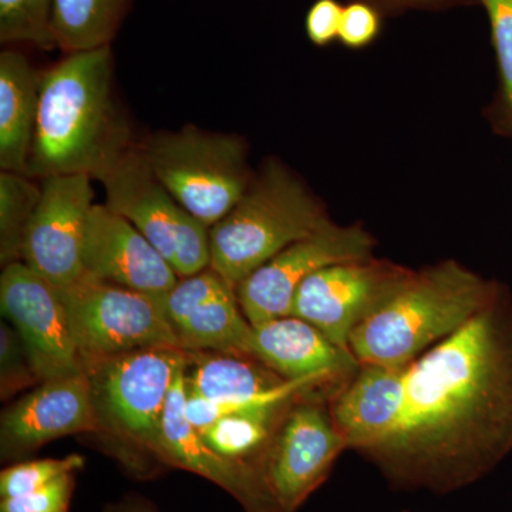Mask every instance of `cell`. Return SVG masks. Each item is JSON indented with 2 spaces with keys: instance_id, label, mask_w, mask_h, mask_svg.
Returning <instances> with one entry per match:
<instances>
[{
  "instance_id": "cell-5",
  "label": "cell",
  "mask_w": 512,
  "mask_h": 512,
  "mask_svg": "<svg viewBox=\"0 0 512 512\" xmlns=\"http://www.w3.org/2000/svg\"><path fill=\"white\" fill-rule=\"evenodd\" d=\"M140 146L175 200L210 228L244 197L255 175L247 141L235 134L185 126L153 134Z\"/></svg>"
},
{
  "instance_id": "cell-33",
  "label": "cell",
  "mask_w": 512,
  "mask_h": 512,
  "mask_svg": "<svg viewBox=\"0 0 512 512\" xmlns=\"http://www.w3.org/2000/svg\"><path fill=\"white\" fill-rule=\"evenodd\" d=\"M375 6L380 13L407 12V10L443 8V6L463 3L466 0H362Z\"/></svg>"
},
{
  "instance_id": "cell-2",
  "label": "cell",
  "mask_w": 512,
  "mask_h": 512,
  "mask_svg": "<svg viewBox=\"0 0 512 512\" xmlns=\"http://www.w3.org/2000/svg\"><path fill=\"white\" fill-rule=\"evenodd\" d=\"M133 146L114 94L111 46L66 53L42 73L29 177L84 174L97 180Z\"/></svg>"
},
{
  "instance_id": "cell-31",
  "label": "cell",
  "mask_w": 512,
  "mask_h": 512,
  "mask_svg": "<svg viewBox=\"0 0 512 512\" xmlns=\"http://www.w3.org/2000/svg\"><path fill=\"white\" fill-rule=\"evenodd\" d=\"M382 30V13L362 0L343 6L338 40L348 49H363L372 45Z\"/></svg>"
},
{
  "instance_id": "cell-23",
  "label": "cell",
  "mask_w": 512,
  "mask_h": 512,
  "mask_svg": "<svg viewBox=\"0 0 512 512\" xmlns=\"http://www.w3.org/2000/svg\"><path fill=\"white\" fill-rule=\"evenodd\" d=\"M134 0H55L52 29L63 55L111 46Z\"/></svg>"
},
{
  "instance_id": "cell-27",
  "label": "cell",
  "mask_w": 512,
  "mask_h": 512,
  "mask_svg": "<svg viewBox=\"0 0 512 512\" xmlns=\"http://www.w3.org/2000/svg\"><path fill=\"white\" fill-rule=\"evenodd\" d=\"M86 460L80 454L63 458L26 460L3 468L0 473V497H18L33 493L53 483L57 478L83 470Z\"/></svg>"
},
{
  "instance_id": "cell-18",
  "label": "cell",
  "mask_w": 512,
  "mask_h": 512,
  "mask_svg": "<svg viewBox=\"0 0 512 512\" xmlns=\"http://www.w3.org/2000/svg\"><path fill=\"white\" fill-rule=\"evenodd\" d=\"M249 356L286 380L319 377L348 383L360 369L350 350L339 348L311 323L292 315L252 326Z\"/></svg>"
},
{
  "instance_id": "cell-20",
  "label": "cell",
  "mask_w": 512,
  "mask_h": 512,
  "mask_svg": "<svg viewBox=\"0 0 512 512\" xmlns=\"http://www.w3.org/2000/svg\"><path fill=\"white\" fill-rule=\"evenodd\" d=\"M40 80L28 57L8 47L0 53V168L28 175L39 111Z\"/></svg>"
},
{
  "instance_id": "cell-22",
  "label": "cell",
  "mask_w": 512,
  "mask_h": 512,
  "mask_svg": "<svg viewBox=\"0 0 512 512\" xmlns=\"http://www.w3.org/2000/svg\"><path fill=\"white\" fill-rule=\"evenodd\" d=\"M174 332L187 352L249 356L252 325L241 311L235 289L198 306Z\"/></svg>"
},
{
  "instance_id": "cell-29",
  "label": "cell",
  "mask_w": 512,
  "mask_h": 512,
  "mask_svg": "<svg viewBox=\"0 0 512 512\" xmlns=\"http://www.w3.org/2000/svg\"><path fill=\"white\" fill-rule=\"evenodd\" d=\"M40 384L28 350L12 325L0 326V396L12 399L15 394Z\"/></svg>"
},
{
  "instance_id": "cell-25",
  "label": "cell",
  "mask_w": 512,
  "mask_h": 512,
  "mask_svg": "<svg viewBox=\"0 0 512 512\" xmlns=\"http://www.w3.org/2000/svg\"><path fill=\"white\" fill-rule=\"evenodd\" d=\"M490 20L498 67L497 97L488 119L501 136H512V0H480Z\"/></svg>"
},
{
  "instance_id": "cell-6",
  "label": "cell",
  "mask_w": 512,
  "mask_h": 512,
  "mask_svg": "<svg viewBox=\"0 0 512 512\" xmlns=\"http://www.w3.org/2000/svg\"><path fill=\"white\" fill-rule=\"evenodd\" d=\"M190 352L153 346L121 353L86 367L101 433L154 456L165 404Z\"/></svg>"
},
{
  "instance_id": "cell-21",
  "label": "cell",
  "mask_w": 512,
  "mask_h": 512,
  "mask_svg": "<svg viewBox=\"0 0 512 512\" xmlns=\"http://www.w3.org/2000/svg\"><path fill=\"white\" fill-rule=\"evenodd\" d=\"M296 397L245 412L227 414L200 433L218 454L248 468L265 483V463L269 448L279 424Z\"/></svg>"
},
{
  "instance_id": "cell-26",
  "label": "cell",
  "mask_w": 512,
  "mask_h": 512,
  "mask_svg": "<svg viewBox=\"0 0 512 512\" xmlns=\"http://www.w3.org/2000/svg\"><path fill=\"white\" fill-rule=\"evenodd\" d=\"M53 2L55 0H0L2 45L56 49L52 29Z\"/></svg>"
},
{
  "instance_id": "cell-15",
  "label": "cell",
  "mask_w": 512,
  "mask_h": 512,
  "mask_svg": "<svg viewBox=\"0 0 512 512\" xmlns=\"http://www.w3.org/2000/svg\"><path fill=\"white\" fill-rule=\"evenodd\" d=\"M80 433H101L86 372L37 384L3 412L2 458L18 460L50 441Z\"/></svg>"
},
{
  "instance_id": "cell-8",
  "label": "cell",
  "mask_w": 512,
  "mask_h": 512,
  "mask_svg": "<svg viewBox=\"0 0 512 512\" xmlns=\"http://www.w3.org/2000/svg\"><path fill=\"white\" fill-rule=\"evenodd\" d=\"M77 353L86 367L109 357L153 346H180L160 298L84 275L57 289Z\"/></svg>"
},
{
  "instance_id": "cell-19",
  "label": "cell",
  "mask_w": 512,
  "mask_h": 512,
  "mask_svg": "<svg viewBox=\"0 0 512 512\" xmlns=\"http://www.w3.org/2000/svg\"><path fill=\"white\" fill-rule=\"evenodd\" d=\"M410 365H360L356 375L330 397V413L349 450L363 454L396 429Z\"/></svg>"
},
{
  "instance_id": "cell-10",
  "label": "cell",
  "mask_w": 512,
  "mask_h": 512,
  "mask_svg": "<svg viewBox=\"0 0 512 512\" xmlns=\"http://www.w3.org/2000/svg\"><path fill=\"white\" fill-rule=\"evenodd\" d=\"M414 269L370 256L326 266L299 286L291 315L306 320L339 348L360 323L390 301L406 285Z\"/></svg>"
},
{
  "instance_id": "cell-3",
  "label": "cell",
  "mask_w": 512,
  "mask_h": 512,
  "mask_svg": "<svg viewBox=\"0 0 512 512\" xmlns=\"http://www.w3.org/2000/svg\"><path fill=\"white\" fill-rule=\"evenodd\" d=\"M503 284L484 278L456 259L417 269L349 340L360 365L403 366L450 338L485 306Z\"/></svg>"
},
{
  "instance_id": "cell-12",
  "label": "cell",
  "mask_w": 512,
  "mask_h": 512,
  "mask_svg": "<svg viewBox=\"0 0 512 512\" xmlns=\"http://www.w3.org/2000/svg\"><path fill=\"white\" fill-rule=\"evenodd\" d=\"M185 380V414L198 431L227 414L285 402L318 387L346 384L319 377L286 380L254 357L215 352H190Z\"/></svg>"
},
{
  "instance_id": "cell-28",
  "label": "cell",
  "mask_w": 512,
  "mask_h": 512,
  "mask_svg": "<svg viewBox=\"0 0 512 512\" xmlns=\"http://www.w3.org/2000/svg\"><path fill=\"white\" fill-rule=\"evenodd\" d=\"M232 289H235L234 286L229 285L217 271L207 268L198 274L178 279L174 288L161 296V308H163L165 318L175 329L198 306L204 305Z\"/></svg>"
},
{
  "instance_id": "cell-32",
  "label": "cell",
  "mask_w": 512,
  "mask_h": 512,
  "mask_svg": "<svg viewBox=\"0 0 512 512\" xmlns=\"http://www.w3.org/2000/svg\"><path fill=\"white\" fill-rule=\"evenodd\" d=\"M343 6L338 0H316L306 15V35L315 46L325 47L339 37Z\"/></svg>"
},
{
  "instance_id": "cell-34",
  "label": "cell",
  "mask_w": 512,
  "mask_h": 512,
  "mask_svg": "<svg viewBox=\"0 0 512 512\" xmlns=\"http://www.w3.org/2000/svg\"><path fill=\"white\" fill-rule=\"evenodd\" d=\"M106 512H161L156 505L138 495H128L119 503L111 504Z\"/></svg>"
},
{
  "instance_id": "cell-4",
  "label": "cell",
  "mask_w": 512,
  "mask_h": 512,
  "mask_svg": "<svg viewBox=\"0 0 512 512\" xmlns=\"http://www.w3.org/2000/svg\"><path fill=\"white\" fill-rule=\"evenodd\" d=\"M330 221L326 205L298 175L266 158L244 197L211 227L210 268L237 288L279 252Z\"/></svg>"
},
{
  "instance_id": "cell-9",
  "label": "cell",
  "mask_w": 512,
  "mask_h": 512,
  "mask_svg": "<svg viewBox=\"0 0 512 512\" xmlns=\"http://www.w3.org/2000/svg\"><path fill=\"white\" fill-rule=\"evenodd\" d=\"M340 389L325 386L302 393L279 424L265 463L266 490L279 512L298 511L348 450L329 406Z\"/></svg>"
},
{
  "instance_id": "cell-7",
  "label": "cell",
  "mask_w": 512,
  "mask_h": 512,
  "mask_svg": "<svg viewBox=\"0 0 512 512\" xmlns=\"http://www.w3.org/2000/svg\"><path fill=\"white\" fill-rule=\"evenodd\" d=\"M106 191L104 204L126 218L170 262L180 278L211 264L210 227L185 210L134 144L97 178Z\"/></svg>"
},
{
  "instance_id": "cell-1",
  "label": "cell",
  "mask_w": 512,
  "mask_h": 512,
  "mask_svg": "<svg viewBox=\"0 0 512 512\" xmlns=\"http://www.w3.org/2000/svg\"><path fill=\"white\" fill-rule=\"evenodd\" d=\"M512 453V295L414 360L396 429L366 450L404 483L453 488Z\"/></svg>"
},
{
  "instance_id": "cell-24",
  "label": "cell",
  "mask_w": 512,
  "mask_h": 512,
  "mask_svg": "<svg viewBox=\"0 0 512 512\" xmlns=\"http://www.w3.org/2000/svg\"><path fill=\"white\" fill-rule=\"evenodd\" d=\"M40 185L29 175L0 171V261H22L23 238L39 204Z\"/></svg>"
},
{
  "instance_id": "cell-30",
  "label": "cell",
  "mask_w": 512,
  "mask_h": 512,
  "mask_svg": "<svg viewBox=\"0 0 512 512\" xmlns=\"http://www.w3.org/2000/svg\"><path fill=\"white\" fill-rule=\"evenodd\" d=\"M77 473L64 474L33 493L2 498L0 512H69Z\"/></svg>"
},
{
  "instance_id": "cell-17",
  "label": "cell",
  "mask_w": 512,
  "mask_h": 512,
  "mask_svg": "<svg viewBox=\"0 0 512 512\" xmlns=\"http://www.w3.org/2000/svg\"><path fill=\"white\" fill-rule=\"evenodd\" d=\"M185 370L187 366L178 373L165 404L154 448L156 460L211 481L232 495L247 512H279L262 478L218 454L188 420Z\"/></svg>"
},
{
  "instance_id": "cell-11",
  "label": "cell",
  "mask_w": 512,
  "mask_h": 512,
  "mask_svg": "<svg viewBox=\"0 0 512 512\" xmlns=\"http://www.w3.org/2000/svg\"><path fill=\"white\" fill-rule=\"evenodd\" d=\"M376 239L362 224L330 221L289 245L235 288L239 306L252 326L291 315L299 286L326 268L375 256Z\"/></svg>"
},
{
  "instance_id": "cell-13",
  "label": "cell",
  "mask_w": 512,
  "mask_h": 512,
  "mask_svg": "<svg viewBox=\"0 0 512 512\" xmlns=\"http://www.w3.org/2000/svg\"><path fill=\"white\" fill-rule=\"evenodd\" d=\"M40 181L42 194L23 238L22 261L62 289L86 275L82 244L94 205L93 178L52 175Z\"/></svg>"
},
{
  "instance_id": "cell-16",
  "label": "cell",
  "mask_w": 512,
  "mask_h": 512,
  "mask_svg": "<svg viewBox=\"0 0 512 512\" xmlns=\"http://www.w3.org/2000/svg\"><path fill=\"white\" fill-rule=\"evenodd\" d=\"M84 274L97 281L161 298L180 276L131 222L94 204L82 244Z\"/></svg>"
},
{
  "instance_id": "cell-14",
  "label": "cell",
  "mask_w": 512,
  "mask_h": 512,
  "mask_svg": "<svg viewBox=\"0 0 512 512\" xmlns=\"http://www.w3.org/2000/svg\"><path fill=\"white\" fill-rule=\"evenodd\" d=\"M0 308L28 350L40 383L83 372L59 292L25 262L3 268Z\"/></svg>"
}]
</instances>
